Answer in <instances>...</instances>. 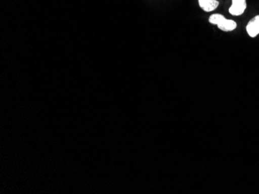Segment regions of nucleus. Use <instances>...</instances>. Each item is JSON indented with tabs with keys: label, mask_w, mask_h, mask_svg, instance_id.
Instances as JSON below:
<instances>
[{
	"label": "nucleus",
	"mask_w": 259,
	"mask_h": 194,
	"mask_svg": "<svg viewBox=\"0 0 259 194\" xmlns=\"http://www.w3.org/2000/svg\"><path fill=\"white\" fill-rule=\"evenodd\" d=\"M199 5L206 12H212L218 8L219 2L217 0H199Z\"/></svg>",
	"instance_id": "obj_4"
},
{
	"label": "nucleus",
	"mask_w": 259,
	"mask_h": 194,
	"mask_svg": "<svg viewBox=\"0 0 259 194\" xmlns=\"http://www.w3.org/2000/svg\"><path fill=\"white\" fill-rule=\"evenodd\" d=\"M209 22L210 24L218 25V28L223 31H232L237 27V24L234 20H227L221 14H213L209 18Z\"/></svg>",
	"instance_id": "obj_1"
},
{
	"label": "nucleus",
	"mask_w": 259,
	"mask_h": 194,
	"mask_svg": "<svg viewBox=\"0 0 259 194\" xmlns=\"http://www.w3.org/2000/svg\"><path fill=\"white\" fill-rule=\"evenodd\" d=\"M248 35L251 37H255L259 33V16H256L251 19L246 27Z\"/></svg>",
	"instance_id": "obj_3"
},
{
	"label": "nucleus",
	"mask_w": 259,
	"mask_h": 194,
	"mask_svg": "<svg viewBox=\"0 0 259 194\" xmlns=\"http://www.w3.org/2000/svg\"><path fill=\"white\" fill-rule=\"evenodd\" d=\"M246 0H232V6L230 7L229 12L233 16H240L246 10Z\"/></svg>",
	"instance_id": "obj_2"
}]
</instances>
